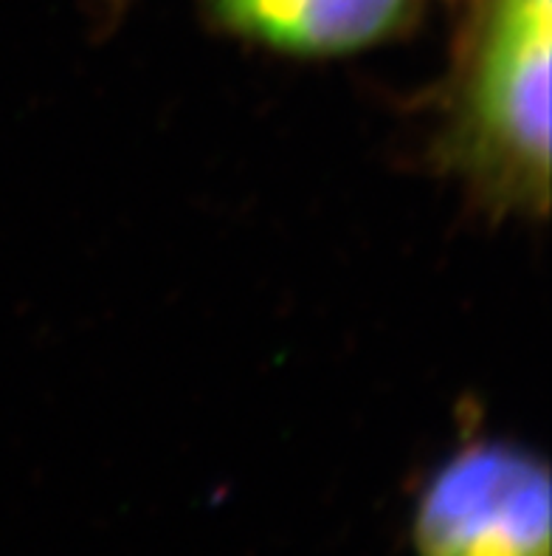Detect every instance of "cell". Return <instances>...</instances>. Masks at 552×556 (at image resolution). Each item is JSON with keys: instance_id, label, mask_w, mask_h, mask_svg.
<instances>
[{"instance_id": "1", "label": "cell", "mask_w": 552, "mask_h": 556, "mask_svg": "<svg viewBox=\"0 0 552 556\" xmlns=\"http://www.w3.org/2000/svg\"><path fill=\"white\" fill-rule=\"evenodd\" d=\"M552 0H468L432 164L490 220L550 212Z\"/></svg>"}, {"instance_id": "2", "label": "cell", "mask_w": 552, "mask_h": 556, "mask_svg": "<svg viewBox=\"0 0 552 556\" xmlns=\"http://www.w3.org/2000/svg\"><path fill=\"white\" fill-rule=\"evenodd\" d=\"M420 556H550V469L504 438H479L432 475L414 515Z\"/></svg>"}, {"instance_id": "3", "label": "cell", "mask_w": 552, "mask_h": 556, "mask_svg": "<svg viewBox=\"0 0 552 556\" xmlns=\"http://www.w3.org/2000/svg\"><path fill=\"white\" fill-rule=\"evenodd\" d=\"M217 35L291 60H342L398 40L423 0H197Z\"/></svg>"}, {"instance_id": "4", "label": "cell", "mask_w": 552, "mask_h": 556, "mask_svg": "<svg viewBox=\"0 0 552 556\" xmlns=\"http://www.w3.org/2000/svg\"><path fill=\"white\" fill-rule=\"evenodd\" d=\"M102 3H105L113 14H121L127 7H130V3H133V0H102Z\"/></svg>"}]
</instances>
